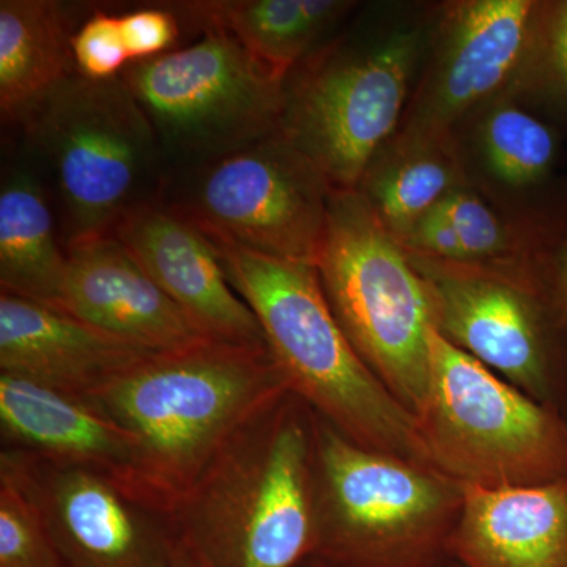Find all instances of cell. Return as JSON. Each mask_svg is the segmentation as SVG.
<instances>
[{
	"mask_svg": "<svg viewBox=\"0 0 567 567\" xmlns=\"http://www.w3.org/2000/svg\"><path fill=\"white\" fill-rule=\"evenodd\" d=\"M193 32L192 43L132 62L121 74L152 125L167 173L240 151L278 133L281 123L286 80L233 33Z\"/></svg>",
	"mask_w": 567,
	"mask_h": 567,
	"instance_id": "30bf717a",
	"label": "cell"
},
{
	"mask_svg": "<svg viewBox=\"0 0 567 567\" xmlns=\"http://www.w3.org/2000/svg\"><path fill=\"white\" fill-rule=\"evenodd\" d=\"M18 128L50 186L66 246L112 235L162 196L166 163L122 76L71 74Z\"/></svg>",
	"mask_w": 567,
	"mask_h": 567,
	"instance_id": "5b68a950",
	"label": "cell"
},
{
	"mask_svg": "<svg viewBox=\"0 0 567 567\" xmlns=\"http://www.w3.org/2000/svg\"><path fill=\"white\" fill-rule=\"evenodd\" d=\"M121 28L130 61L158 58L178 48L183 24L169 3L141 7L121 17Z\"/></svg>",
	"mask_w": 567,
	"mask_h": 567,
	"instance_id": "83f0119b",
	"label": "cell"
},
{
	"mask_svg": "<svg viewBox=\"0 0 567 567\" xmlns=\"http://www.w3.org/2000/svg\"><path fill=\"white\" fill-rule=\"evenodd\" d=\"M470 188L525 221H567V134L511 89L451 128Z\"/></svg>",
	"mask_w": 567,
	"mask_h": 567,
	"instance_id": "5bb4252c",
	"label": "cell"
},
{
	"mask_svg": "<svg viewBox=\"0 0 567 567\" xmlns=\"http://www.w3.org/2000/svg\"><path fill=\"white\" fill-rule=\"evenodd\" d=\"M330 183L282 134L169 171L159 200L212 241L316 265L327 240Z\"/></svg>",
	"mask_w": 567,
	"mask_h": 567,
	"instance_id": "8fae6325",
	"label": "cell"
},
{
	"mask_svg": "<svg viewBox=\"0 0 567 567\" xmlns=\"http://www.w3.org/2000/svg\"><path fill=\"white\" fill-rule=\"evenodd\" d=\"M212 244L230 286L259 320L289 391L358 445L434 466L416 416L361 360L339 327L316 265Z\"/></svg>",
	"mask_w": 567,
	"mask_h": 567,
	"instance_id": "3957f363",
	"label": "cell"
},
{
	"mask_svg": "<svg viewBox=\"0 0 567 567\" xmlns=\"http://www.w3.org/2000/svg\"><path fill=\"white\" fill-rule=\"evenodd\" d=\"M66 254L69 267L54 308L145 352L205 338L114 235L74 241Z\"/></svg>",
	"mask_w": 567,
	"mask_h": 567,
	"instance_id": "2e32d148",
	"label": "cell"
},
{
	"mask_svg": "<svg viewBox=\"0 0 567 567\" xmlns=\"http://www.w3.org/2000/svg\"><path fill=\"white\" fill-rule=\"evenodd\" d=\"M144 353L54 306L0 292V372L84 401Z\"/></svg>",
	"mask_w": 567,
	"mask_h": 567,
	"instance_id": "e0dca14e",
	"label": "cell"
},
{
	"mask_svg": "<svg viewBox=\"0 0 567 567\" xmlns=\"http://www.w3.org/2000/svg\"><path fill=\"white\" fill-rule=\"evenodd\" d=\"M513 89L567 134V0H537L527 54Z\"/></svg>",
	"mask_w": 567,
	"mask_h": 567,
	"instance_id": "d4e9b609",
	"label": "cell"
},
{
	"mask_svg": "<svg viewBox=\"0 0 567 567\" xmlns=\"http://www.w3.org/2000/svg\"><path fill=\"white\" fill-rule=\"evenodd\" d=\"M174 567H197L196 565H194V563L192 561V559H189L188 557H186L185 554H183L182 551V548L178 547V551H177V558H175V565Z\"/></svg>",
	"mask_w": 567,
	"mask_h": 567,
	"instance_id": "f546056e",
	"label": "cell"
},
{
	"mask_svg": "<svg viewBox=\"0 0 567 567\" xmlns=\"http://www.w3.org/2000/svg\"><path fill=\"white\" fill-rule=\"evenodd\" d=\"M69 267L54 199L24 151L3 162L0 182V292L54 306Z\"/></svg>",
	"mask_w": 567,
	"mask_h": 567,
	"instance_id": "ffe728a7",
	"label": "cell"
},
{
	"mask_svg": "<svg viewBox=\"0 0 567 567\" xmlns=\"http://www.w3.org/2000/svg\"><path fill=\"white\" fill-rule=\"evenodd\" d=\"M200 334L240 346H267L259 320L238 297L203 230L162 200L136 208L112 233Z\"/></svg>",
	"mask_w": 567,
	"mask_h": 567,
	"instance_id": "9a60e30c",
	"label": "cell"
},
{
	"mask_svg": "<svg viewBox=\"0 0 567 567\" xmlns=\"http://www.w3.org/2000/svg\"><path fill=\"white\" fill-rule=\"evenodd\" d=\"M555 251L518 267L406 254L427 289L435 330L567 420V308Z\"/></svg>",
	"mask_w": 567,
	"mask_h": 567,
	"instance_id": "ba28073f",
	"label": "cell"
},
{
	"mask_svg": "<svg viewBox=\"0 0 567 567\" xmlns=\"http://www.w3.org/2000/svg\"><path fill=\"white\" fill-rule=\"evenodd\" d=\"M466 185L451 133L399 125L353 192L399 244L458 186Z\"/></svg>",
	"mask_w": 567,
	"mask_h": 567,
	"instance_id": "44dd1931",
	"label": "cell"
},
{
	"mask_svg": "<svg viewBox=\"0 0 567 567\" xmlns=\"http://www.w3.org/2000/svg\"><path fill=\"white\" fill-rule=\"evenodd\" d=\"M431 7L413 20L354 25L323 41L284 81L279 134L353 192L404 118L423 66Z\"/></svg>",
	"mask_w": 567,
	"mask_h": 567,
	"instance_id": "277c9868",
	"label": "cell"
},
{
	"mask_svg": "<svg viewBox=\"0 0 567 567\" xmlns=\"http://www.w3.org/2000/svg\"><path fill=\"white\" fill-rule=\"evenodd\" d=\"M73 61L89 80L118 78L132 63L123 41L121 17L96 9L82 20L73 37Z\"/></svg>",
	"mask_w": 567,
	"mask_h": 567,
	"instance_id": "4316f807",
	"label": "cell"
},
{
	"mask_svg": "<svg viewBox=\"0 0 567 567\" xmlns=\"http://www.w3.org/2000/svg\"><path fill=\"white\" fill-rule=\"evenodd\" d=\"M317 415L292 391L224 443L171 514L197 567H301L317 551Z\"/></svg>",
	"mask_w": 567,
	"mask_h": 567,
	"instance_id": "7a4b0ae2",
	"label": "cell"
},
{
	"mask_svg": "<svg viewBox=\"0 0 567 567\" xmlns=\"http://www.w3.org/2000/svg\"><path fill=\"white\" fill-rule=\"evenodd\" d=\"M316 555L341 567H436L464 486L436 470L369 450L316 421Z\"/></svg>",
	"mask_w": 567,
	"mask_h": 567,
	"instance_id": "8992f818",
	"label": "cell"
},
{
	"mask_svg": "<svg viewBox=\"0 0 567 567\" xmlns=\"http://www.w3.org/2000/svg\"><path fill=\"white\" fill-rule=\"evenodd\" d=\"M450 555L462 567H567V477L532 487L464 486Z\"/></svg>",
	"mask_w": 567,
	"mask_h": 567,
	"instance_id": "ac0fdd59",
	"label": "cell"
},
{
	"mask_svg": "<svg viewBox=\"0 0 567 567\" xmlns=\"http://www.w3.org/2000/svg\"><path fill=\"white\" fill-rule=\"evenodd\" d=\"M32 496L63 563L74 567H174L169 516L136 502L112 477L2 447Z\"/></svg>",
	"mask_w": 567,
	"mask_h": 567,
	"instance_id": "4fadbf2b",
	"label": "cell"
},
{
	"mask_svg": "<svg viewBox=\"0 0 567 567\" xmlns=\"http://www.w3.org/2000/svg\"><path fill=\"white\" fill-rule=\"evenodd\" d=\"M71 7L55 0L0 2V114L3 125L20 126L71 74Z\"/></svg>",
	"mask_w": 567,
	"mask_h": 567,
	"instance_id": "7402d4cb",
	"label": "cell"
},
{
	"mask_svg": "<svg viewBox=\"0 0 567 567\" xmlns=\"http://www.w3.org/2000/svg\"><path fill=\"white\" fill-rule=\"evenodd\" d=\"M537 0H447L431 7L427 51L401 125L451 132L516 84Z\"/></svg>",
	"mask_w": 567,
	"mask_h": 567,
	"instance_id": "7c38bea8",
	"label": "cell"
},
{
	"mask_svg": "<svg viewBox=\"0 0 567 567\" xmlns=\"http://www.w3.org/2000/svg\"><path fill=\"white\" fill-rule=\"evenodd\" d=\"M431 379L416 413L429 461L464 486L532 487L567 477V420L429 331Z\"/></svg>",
	"mask_w": 567,
	"mask_h": 567,
	"instance_id": "52a82bcc",
	"label": "cell"
},
{
	"mask_svg": "<svg viewBox=\"0 0 567 567\" xmlns=\"http://www.w3.org/2000/svg\"><path fill=\"white\" fill-rule=\"evenodd\" d=\"M287 390L268 346L200 338L142 354L84 401L133 439L123 491L171 516L234 432Z\"/></svg>",
	"mask_w": 567,
	"mask_h": 567,
	"instance_id": "6da1fadb",
	"label": "cell"
},
{
	"mask_svg": "<svg viewBox=\"0 0 567 567\" xmlns=\"http://www.w3.org/2000/svg\"><path fill=\"white\" fill-rule=\"evenodd\" d=\"M454 563H456V561H454ZM436 567H440V565H439V566H436ZM456 567H462V566H461V565H458V563H456Z\"/></svg>",
	"mask_w": 567,
	"mask_h": 567,
	"instance_id": "4dcf8cb0",
	"label": "cell"
},
{
	"mask_svg": "<svg viewBox=\"0 0 567 567\" xmlns=\"http://www.w3.org/2000/svg\"><path fill=\"white\" fill-rule=\"evenodd\" d=\"M350 0H197L169 3L183 28H218L286 80L306 55L327 41L347 14Z\"/></svg>",
	"mask_w": 567,
	"mask_h": 567,
	"instance_id": "603a6c76",
	"label": "cell"
},
{
	"mask_svg": "<svg viewBox=\"0 0 567 567\" xmlns=\"http://www.w3.org/2000/svg\"><path fill=\"white\" fill-rule=\"evenodd\" d=\"M0 431L2 447L103 473L121 487L133 461L132 436L87 402L6 372Z\"/></svg>",
	"mask_w": 567,
	"mask_h": 567,
	"instance_id": "d6986e66",
	"label": "cell"
},
{
	"mask_svg": "<svg viewBox=\"0 0 567 567\" xmlns=\"http://www.w3.org/2000/svg\"><path fill=\"white\" fill-rule=\"evenodd\" d=\"M316 268L350 344L416 416L431 379V301L404 246L357 192L331 194L327 240Z\"/></svg>",
	"mask_w": 567,
	"mask_h": 567,
	"instance_id": "9c48e42d",
	"label": "cell"
},
{
	"mask_svg": "<svg viewBox=\"0 0 567 567\" xmlns=\"http://www.w3.org/2000/svg\"><path fill=\"white\" fill-rule=\"evenodd\" d=\"M555 265H557L559 289H561L567 308V226L561 238H559L557 251H555Z\"/></svg>",
	"mask_w": 567,
	"mask_h": 567,
	"instance_id": "f1b7e54d",
	"label": "cell"
},
{
	"mask_svg": "<svg viewBox=\"0 0 567 567\" xmlns=\"http://www.w3.org/2000/svg\"><path fill=\"white\" fill-rule=\"evenodd\" d=\"M0 567H65L20 476L0 461Z\"/></svg>",
	"mask_w": 567,
	"mask_h": 567,
	"instance_id": "484cf974",
	"label": "cell"
},
{
	"mask_svg": "<svg viewBox=\"0 0 567 567\" xmlns=\"http://www.w3.org/2000/svg\"><path fill=\"white\" fill-rule=\"evenodd\" d=\"M456 230L461 264L518 267L554 251L567 221L536 224L496 207L468 185L458 186L436 207Z\"/></svg>",
	"mask_w": 567,
	"mask_h": 567,
	"instance_id": "cb8c5ba5",
	"label": "cell"
}]
</instances>
